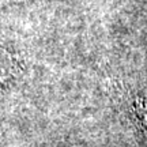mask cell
<instances>
[{
	"label": "cell",
	"instance_id": "1",
	"mask_svg": "<svg viewBox=\"0 0 147 147\" xmlns=\"http://www.w3.org/2000/svg\"><path fill=\"white\" fill-rule=\"evenodd\" d=\"M15 60L5 49L0 48V87L10 83L15 75Z\"/></svg>",
	"mask_w": 147,
	"mask_h": 147
},
{
	"label": "cell",
	"instance_id": "2",
	"mask_svg": "<svg viewBox=\"0 0 147 147\" xmlns=\"http://www.w3.org/2000/svg\"><path fill=\"white\" fill-rule=\"evenodd\" d=\"M132 110H134V117H135L140 131L147 138V94L139 95L135 98Z\"/></svg>",
	"mask_w": 147,
	"mask_h": 147
}]
</instances>
